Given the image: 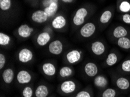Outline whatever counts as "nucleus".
Returning a JSON list of instances; mask_svg holds the SVG:
<instances>
[{
    "instance_id": "nucleus-27",
    "label": "nucleus",
    "mask_w": 130,
    "mask_h": 97,
    "mask_svg": "<svg viewBox=\"0 0 130 97\" xmlns=\"http://www.w3.org/2000/svg\"><path fill=\"white\" fill-rule=\"evenodd\" d=\"M12 0H0V9L3 11H8L11 8Z\"/></svg>"
},
{
    "instance_id": "nucleus-21",
    "label": "nucleus",
    "mask_w": 130,
    "mask_h": 97,
    "mask_svg": "<svg viewBox=\"0 0 130 97\" xmlns=\"http://www.w3.org/2000/svg\"><path fill=\"white\" fill-rule=\"evenodd\" d=\"M112 16H113V13H112V12L110 10H106L100 15L99 17L100 22L103 25L107 24L108 22H109L110 20H111Z\"/></svg>"
},
{
    "instance_id": "nucleus-12",
    "label": "nucleus",
    "mask_w": 130,
    "mask_h": 97,
    "mask_svg": "<svg viewBox=\"0 0 130 97\" xmlns=\"http://www.w3.org/2000/svg\"><path fill=\"white\" fill-rule=\"evenodd\" d=\"M98 67L94 62H89L86 63L84 66V72L88 76L93 77L96 76L98 73Z\"/></svg>"
},
{
    "instance_id": "nucleus-14",
    "label": "nucleus",
    "mask_w": 130,
    "mask_h": 97,
    "mask_svg": "<svg viewBox=\"0 0 130 97\" xmlns=\"http://www.w3.org/2000/svg\"><path fill=\"white\" fill-rule=\"evenodd\" d=\"M42 69L45 75L50 77L54 76L57 72L56 66L52 62H46L43 63Z\"/></svg>"
},
{
    "instance_id": "nucleus-26",
    "label": "nucleus",
    "mask_w": 130,
    "mask_h": 97,
    "mask_svg": "<svg viewBox=\"0 0 130 97\" xmlns=\"http://www.w3.org/2000/svg\"><path fill=\"white\" fill-rule=\"evenodd\" d=\"M11 38L9 35L4 33H0V45L1 46H7L10 44Z\"/></svg>"
},
{
    "instance_id": "nucleus-5",
    "label": "nucleus",
    "mask_w": 130,
    "mask_h": 97,
    "mask_svg": "<svg viewBox=\"0 0 130 97\" xmlns=\"http://www.w3.org/2000/svg\"><path fill=\"white\" fill-rule=\"evenodd\" d=\"M18 61L21 63H28L33 59V53L30 49L23 48L19 51L18 53Z\"/></svg>"
},
{
    "instance_id": "nucleus-36",
    "label": "nucleus",
    "mask_w": 130,
    "mask_h": 97,
    "mask_svg": "<svg viewBox=\"0 0 130 97\" xmlns=\"http://www.w3.org/2000/svg\"><path fill=\"white\" fill-rule=\"evenodd\" d=\"M30 1H34V0H30Z\"/></svg>"
},
{
    "instance_id": "nucleus-4",
    "label": "nucleus",
    "mask_w": 130,
    "mask_h": 97,
    "mask_svg": "<svg viewBox=\"0 0 130 97\" xmlns=\"http://www.w3.org/2000/svg\"><path fill=\"white\" fill-rule=\"evenodd\" d=\"M48 18V15L44 10H36L33 12L31 15V21L38 24H43L46 23Z\"/></svg>"
},
{
    "instance_id": "nucleus-28",
    "label": "nucleus",
    "mask_w": 130,
    "mask_h": 97,
    "mask_svg": "<svg viewBox=\"0 0 130 97\" xmlns=\"http://www.w3.org/2000/svg\"><path fill=\"white\" fill-rule=\"evenodd\" d=\"M116 91L115 89L111 88H108L106 89L102 93V97H116Z\"/></svg>"
},
{
    "instance_id": "nucleus-33",
    "label": "nucleus",
    "mask_w": 130,
    "mask_h": 97,
    "mask_svg": "<svg viewBox=\"0 0 130 97\" xmlns=\"http://www.w3.org/2000/svg\"><path fill=\"white\" fill-rule=\"evenodd\" d=\"M122 20L124 23L127 25H130V13H124L122 16Z\"/></svg>"
},
{
    "instance_id": "nucleus-25",
    "label": "nucleus",
    "mask_w": 130,
    "mask_h": 97,
    "mask_svg": "<svg viewBox=\"0 0 130 97\" xmlns=\"http://www.w3.org/2000/svg\"><path fill=\"white\" fill-rule=\"evenodd\" d=\"M119 11L122 13H127L130 12V3L129 1L124 0L120 3L119 5Z\"/></svg>"
},
{
    "instance_id": "nucleus-20",
    "label": "nucleus",
    "mask_w": 130,
    "mask_h": 97,
    "mask_svg": "<svg viewBox=\"0 0 130 97\" xmlns=\"http://www.w3.org/2000/svg\"><path fill=\"white\" fill-rule=\"evenodd\" d=\"M94 84L98 88H104L107 86L108 81L104 76L99 75L94 79Z\"/></svg>"
},
{
    "instance_id": "nucleus-32",
    "label": "nucleus",
    "mask_w": 130,
    "mask_h": 97,
    "mask_svg": "<svg viewBox=\"0 0 130 97\" xmlns=\"http://www.w3.org/2000/svg\"><path fill=\"white\" fill-rule=\"evenodd\" d=\"M53 3H59V0H43L42 5L44 8Z\"/></svg>"
},
{
    "instance_id": "nucleus-23",
    "label": "nucleus",
    "mask_w": 130,
    "mask_h": 97,
    "mask_svg": "<svg viewBox=\"0 0 130 97\" xmlns=\"http://www.w3.org/2000/svg\"><path fill=\"white\" fill-rule=\"evenodd\" d=\"M118 61V56L115 52H110L107 55L106 59V63L108 66H113L117 63Z\"/></svg>"
},
{
    "instance_id": "nucleus-34",
    "label": "nucleus",
    "mask_w": 130,
    "mask_h": 97,
    "mask_svg": "<svg viewBox=\"0 0 130 97\" xmlns=\"http://www.w3.org/2000/svg\"><path fill=\"white\" fill-rule=\"evenodd\" d=\"M6 63V58L3 53H0V69H3L4 68Z\"/></svg>"
},
{
    "instance_id": "nucleus-24",
    "label": "nucleus",
    "mask_w": 130,
    "mask_h": 97,
    "mask_svg": "<svg viewBox=\"0 0 130 97\" xmlns=\"http://www.w3.org/2000/svg\"><path fill=\"white\" fill-rule=\"evenodd\" d=\"M73 73L72 69L70 66H63L60 69L59 74L62 78L68 77L71 76Z\"/></svg>"
},
{
    "instance_id": "nucleus-7",
    "label": "nucleus",
    "mask_w": 130,
    "mask_h": 97,
    "mask_svg": "<svg viewBox=\"0 0 130 97\" xmlns=\"http://www.w3.org/2000/svg\"><path fill=\"white\" fill-rule=\"evenodd\" d=\"M76 83L72 80H66L63 82L60 86V90L66 94H70L76 90Z\"/></svg>"
},
{
    "instance_id": "nucleus-35",
    "label": "nucleus",
    "mask_w": 130,
    "mask_h": 97,
    "mask_svg": "<svg viewBox=\"0 0 130 97\" xmlns=\"http://www.w3.org/2000/svg\"><path fill=\"white\" fill-rule=\"evenodd\" d=\"M63 3L64 4H71L73 3V1H74V0H61Z\"/></svg>"
},
{
    "instance_id": "nucleus-16",
    "label": "nucleus",
    "mask_w": 130,
    "mask_h": 97,
    "mask_svg": "<svg viewBox=\"0 0 130 97\" xmlns=\"http://www.w3.org/2000/svg\"><path fill=\"white\" fill-rule=\"evenodd\" d=\"M128 33L127 30L122 26H118L116 27L113 31V37L117 39L127 37Z\"/></svg>"
},
{
    "instance_id": "nucleus-18",
    "label": "nucleus",
    "mask_w": 130,
    "mask_h": 97,
    "mask_svg": "<svg viewBox=\"0 0 130 97\" xmlns=\"http://www.w3.org/2000/svg\"><path fill=\"white\" fill-rule=\"evenodd\" d=\"M116 86L121 90H127L129 88L130 83L127 78L120 77L116 80Z\"/></svg>"
},
{
    "instance_id": "nucleus-17",
    "label": "nucleus",
    "mask_w": 130,
    "mask_h": 97,
    "mask_svg": "<svg viewBox=\"0 0 130 97\" xmlns=\"http://www.w3.org/2000/svg\"><path fill=\"white\" fill-rule=\"evenodd\" d=\"M59 8V3H53L46 8H44V11L46 12L49 18L52 17L57 12Z\"/></svg>"
},
{
    "instance_id": "nucleus-10",
    "label": "nucleus",
    "mask_w": 130,
    "mask_h": 97,
    "mask_svg": "<svg viewBox=\"0 0 130 97\" xmlns=\"http://www.w3.org/2000/svg\"><path fill=\"white\" fill-rule=\"evenodd\" d=\"M31 74L26 70H20L17 75V80L20 84H28L31 82Z\"/></svg>"
},
{
    "instance_id": "nucleus-22",
    "label": "nucleus",
    "mask_w": 130,
    "mask_h": 97,
    "mask_svg": "<svg viewBox=\"0 0 130 97\" xmlns=\"http://www.w3.org/2000/svg\"><path fill=\"white\" fill-rule=\"evenodd\" d=\"M117 45L124 49H130V39L127 37L119 38L117 41Z\"/></svg>"
},
{
    "instance_id": "nucleus-8",
    "label": "nucleus",
    "mask_w": 130,
    "mask_h": 97,
    "mask_svg": "<svg viewBox=\"0 0 130 97\" xmlns=\"http://www.w3.org/2000/svg\"><path fill=\"white\" fill-rule=\"evenodd\" d=\"M34 31V29L27 24H22L18 28V34L22 38H27L30 37Z\"/></svg>"
},
{
    "instance_id": "nucleus-9",
    "label": "nucleus",
    "mask_w": 130,
    "mask_h": 97,
    "mask_svg": "<svg viewBox=\"0 0 130 97\" xmlns=\"http://www.w3.org/2000/svg\"><path fill=\"white\" fill-rule=\"evenodd\" d=\"M67 19L62 15L56 16L52 21V27L55 30H61L67 25Z\"/></svg>"
},
{
    "instance_id": "nucleus-31",
    "label": "nucleus",
    "mask_w": 130,
    "mask_h": 97,
    "mask_svg": "<svg viewBox=\"0 0 130 97\" xmlns=\"http://www.w3.org/2000/svg\"><path fill=\"white\" fill-rule=\"evenodd\" d=\"M75 97H92V96L89 92H88L87 91H85V90H82L78 92L77 94L76 95Z\"/></svg>"
},
{
    "instance_id": "nucleus-29",
    "label": "nucleus",
    "mask_w": 130,
    "mask_h": 97,
    "mask_svg": "<svg viewBox=\"0 0 130 97\" xmlns=\"http://www.w3.org/2000/svg\"><path fill=\"white\" fill-rule=\"evenodd\" d=\"M33 90L30 86H26L22 91L23 97H33Z\"/></svg>"
},
{
    "instance_id": "nucleus-6",
    "label": "nucleus",
    "mask_w": 130,
    "mask_h": 97,
    "mask_svg": "<svg viewBox=\"0 0 130 97\" xmlns=\"http://www.w3.org/2000/svg\"><path fill=\"white\" fill-rule=\"evenodd\" d=\"M82 52L78 49H72L66 54V59L70 64L78 62L82 58Z\"/></svg>"
},
{
    "instance_id": "nucleus-13",
    "label": "nucleus",
    "mask_w": 130,
    "mask_h": 97,
    "mask_svg": "<svg viewBox=\"0 0 130 97\" xmlns=\"http://www.w3.org/2000/svg\"><path fill=\"white\" fill-rule=\"evenodd\" d=\"M52 38L50 34L48 31H43L39 33L36 37V43L40 47H44L50 41Z\"/></svg>"
},
{
    "instance_id": "nucleus-30",
    "label": "nucleus",
    "mask_w": 130,
    "mask_h": 97,
    "mask_svg": "<svg viewBox=\"0 0 130 97\" xmlns=\"http://www.w3.org/2000/svg\"><path fill=\"white\" fill-rule=\"evenodd\" d=\"M121 69L125 72H130V59H127L122 63Z\"/></svg>"
},
{
    "instance_id": "nucleus-15",
    "label": "nucleus",
    "mask_w": 130,
    "mask_h": 97,
    "mask_svg": "<svg viewBox=\"0 0 130 97\" xmlns=\"http://www.w3.org/2000/svg\"><path fill=\"white\" fill-rule=\"evenodd\" d=\"M2 78L5 84H11L14 79V72L11 68L5 69L2 74Z\"/></svg>"
},
{
    "instance_id": "nucleus-1",
    "label": "nucleus",
    "mask_w": 130,
    "mask_h": 97,
    "mask_svg": "<svg viewBox=\"0 0 130 97\" xmlns=\"http://www.w3.org/2000/svg\"><path fill=\"white\" fill-rule=\"evenodd\" d=\"M88 15V9L85 7H81L76 10L73 17V23L76 26L83 25L85 21L86 17Z\"/></svg>"
},
{
    "instance_id": "nucleus-19",
    "label": "nucleus",
    "mask_w": 130,
    "mask_h": 97,
    "mask_svg": "<svg viewBox=\"0 0 130 97\" xmlns=\"http://www.w3.org/2000/svg\"><path fill=\"white\" fill-rule=\"evenodd\" d=\"M48 94L49 90L48 87L43 84L39 85L35 92L36 97H47Z\"/></svg>"
},
{
    "instance_id": "nucleus-2",
    "label": "nucleus",
    "mask_w": 130,
    "mask_h": 97,
    "mask_svg": "<svg viewBox=\"0 0 130 97\" xmlns=\"http://www.w3.org/2000/svg\"><path fill=\"white\" fill-rule=\"evenodd\" d=\"M96 25L92 22H88L80 27L79 33L80 35L85 38H90L96 32Z\"/></svg>"
},
{
    "instance_id": "nucleus-11",
    "label": "nucleus",
    "mask_w": 130,
    "mask_h": 97,
    "mask_svg": "<svg viewBox=\"0 0 130 97\" xmlns=\"http://www.w3.org/2000/svg\"><path fill=\"white\" fill-rule=\"evenodd\" d=\"M91 51L96 56H101L106 51V47L100 41H95L91 44Z\"/></svg>"
},
{
    "instance_id": "nucleus-3",
    "label": "nucleus",
    "mask_w": 130,
    "mask_h": 97,
    "mask_svg": "<svg viewBox=\"0 0 130 97\" xmlns=\"http://www.w3.org/2000/svg\"><path fill=\"white\" fill-rule=\"evenodd\" d=\"M64 49V45L60 40H55L49 43L48 51L51 54L54 55H60L61 54Z\"/></svg>"
}]
</instances>
